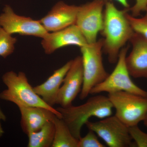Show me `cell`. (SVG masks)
<instances>
[{"label":"cell","mask_w":147,"mask_h":147,"mask_svg":"<svg viewBox=\"0 0 147 147\" xmlns=\"http://www.w3.org/2000/svg\"><path fill=\"white\" fill-rule=\"evenodd\" d=\"M113 108L108 96L99 95L90 98L85 103L79 106L72 105L66 108L60 106L56 109L61 113V119L74 137L79 140L82 127L90 118H105L112 115Z\"/></svg>","instance_id":"obj_2"},{"label":"cell","mask_w":147,"mask_h":147,"mask_svg":"<svg viewBox=\"0 0 147 147\" xmlns=\"http://www.w3.org/2000/svg\"><path fill=\"white\" fill-rule=\"evenodd\" d=\"M84 83V70L82 56L72 60V63L64 79L58 93L56 104L66 108L72 102L82 90Z\"/></svg>","instance_id":"obj_10"},{"label":"cell","mask_w":147,"mask_h":147,"mask_svg":"<svg viewBox=\"0 0 147 147\" xmlns=\"http://www.w3.org/2000/svg\"><path fill=\"white\" fill-rule=\"evenodd\" d=\"M55 134V127L53 121L48 122L38 131L28 135V147H52Z\"/></svg>","instance_id":"obj_17"},{"label":"cell","mask_w":147,"mask_h":147,"mask_svg":"<svg viewBox=\"0 0 147 147\" xmlns=\"http://www.w3.org/2000/svg\"><path fill=\"white\" fill-rule=\"evenodd\" d=\"M18 108L21 115V127L27 135L38 131L47 122L53 121L57 116L51 110L42 107Z\"/></svg>","instance_id":"obj_14"},{"label":"cell","mask_w":147,"mask_h":147,"mask_svg":"<svg viewBox=\"0 0 147 147\" xmlns=\"http://www.w3.org/2000/svg\"><path fill=\"white\" fill-rule=\"evenodd\" d=\"M3 11L0 15V26L10 34H18L42 38L48 32L39 20L17 15L9 5H6Z\"/></svg>","instance_id":"obj_9"},{"label":"cell","mask_w":147,"mask_h":147,"mask_svg":"<svg viewBox=\"0 0 147 147\" xmlns=\"http://www.w3.org/2000/svg\"><path fill=\"white\" fill-rule=\"evenodd\" d=\"M105 0H93L79 6L75 24L88 44L97 41L98 32L102 29Z\"/></svg>","instance_id":"obj_8"},{"label":"cell","mask_w":147,"mask_h":147,"mask_svg":"<svg viewBox=\"0 0 147 147\" xmlns=\"http://www.w3.org/2000/svg\"><path fill=\"white\" fill-rule=\"evenodd\" d=\"M79 8L59 1L39 21L48 32L57 31L75 24Z\"/></svg>","instance_id":"obj_12"},{"label":"cell","mask_w":147,"mask_h":147,"mask_svg":"<svg viewBox=\"0 0 147 147\" xmlns=\"http://www.w3.org/2000/svg\"><path fill=\"white\" fill-rule=\"evenodd\" d=\"M110 147H136L129 132L128 127L115 115L96 122L88 121L86 124Z\"/></svg>","instance_id":"obj_7"},{"label":"cell","mask_w":147,"mask_h":147,"mask_svg":"<svg viewBox=\"0 0 147 147\" xmlns=\"http://www.w3.org/2000/svg\"><path fill=\"white\" fill-rule=\"evenodd\" d=\"M6 120V117L0 108V137H2L4 133V131L3 129L1 123V121H5Z\"/></svg>","instance_id":"obj_23"},{"label":"cell","mask_w":147,"mask_h":147,"mask_svg":"<svg viewBox=\"0 0 147 147\" xmlns=\"http://www.w3.org/2000/svg\"><path fill=\"white\" fill-rule=\"evenodd\" d=\"M112 1L113 0H108ZM118 2L125 9L131 12V16L137 17L142 11H147V0H114Z\"/></svg>","instance_id":"obj_19"},{"label":"cell","mask_w":147,"mask_h":147,"mask_svg":"<svg viewBox=\"0 0 147 147\" xmlns=\"http://www.w3.org/2000/svg\"><path fill=\"white\" fill-rule=\"evenodd\" d=\"M103 39L87 44L80 47L84 70V83L80 93V99L83 100L90 94L92 89L100 84L109 75L102 63Z\"/></svg>","instance_id":"obj_4"},{"label":"cell","mask_w":147,"mask_h":147,"mask_svg":"<svg viewBox=\"0 0 147 147\" xmlns=\"http://www.w3.org/2000/svg\"><path fill=\"white\" fill-rule=\"evenodd\" d=\"M88 44L76 24L57 31L48 32L42 38L41 45L45 54L50 55L56 50L68 45L81 47Z\"/></svg>","instance_id":"obj_11"},{"label":"cell","mask_w":147,"mask_h":147,"mask_svg":"<svg viewBox=\"0 0 147 147\" xmlns=\"http://www.w3.org/2000/svg\"><path fill=\"white\" fill-rule=\"evenodd\" d=\"M143 121H144V125L147 127V115Z\"/></svg>","instance_id":"obj_24"},{"label":"cell","mask_w":147,"mask_h":147,"mask_svg":"<svg viewBox=\"0 0 147 147\" xmlns=\"http://www.w3.org/2000/svg\"><path fill=\"white\" fill-rule=\"evenodd\" d=\"M16 42V38L13 37L0 26V56L6 58L11 55Z\"/></svg>","instance_id":"obj_18"},{"label":"cell","mask_w":147,"mask_h":147,"mask_svg":"<svg viewBox=\"0 0 147 147\" xmlns=\"http://www.w3.org/2000/svg\"><path fill=\"white\" fill-rule=\"evenodd\" d=\"M2 81L7 87L0 93L2 100L14 103L18 107H40L51 110L61 118V113L57 109L47 105L34 90L29 83L26 74L20 71L7 72L3 75Z\"/></svg>","instance_id":"obj_3"},{"label":"cell","mask_w":147,"mask_h":147,"mask_svg":"<svg viewBox=\"0 0 147 147\" xmlns=\"http://www.w3.org/2000/svg\"><path fill=\"white\" fill-rule=\"evenodd\" d=\"M115 115L128 127L138 125L147 115V97L125 91L108 94Z\"/></svg>","instance_id":"obj_5"},{"label":"cell","mask_w":147,"mask_h":147,"mask_svg":"<svg viewBox=\"0 0 147 147\" xmlns=\"http://www.w3.org/2000/svg\"><path fill=\"white\" fill-rule=\"evenodd\" d=\"M103 26L100 32L104 36L102 50L111 64L117 63L120 52L129 41L134 31L125 16L127 9L119 10L111 1L105 0Z\"/></svg>","instance_id":"obj_1"},{"label":"cell","mask_w":147,"mask_h":147,"mask_svg":"<svg viewBox=\"0 0 147 147\" xmlns=\"http://www.w3.org/2000/svg\"><path fill=\"white\" fill-rule=\"evenodd\" d=\"M72 62V60L69 61L60 68L55 70L44 83L33 87L37 94L51 107L56 104L59 91Z\"/></svg>","instance_id":"obj_15"},{"label":"cell","mask_w":147,"mask_h":147,"mask_svg":"<svg viewBox=\"0 0 147 147\" xmlns=\"http://www.w3.org/2000/svg\"><path fill=\"white\" fill-rule=\"evenodd\" d=\"M53 122L55 134L52 147H77L79 140L74 137L63 120L56 116Z\"/></svg>","instance_id":"obj_16"},{"label":"cell","mask_w":147,"mask_h":147,"mask_svg":"<svg viewBox=\"0 0 147 147\" xmlns=\"http://www.w3.org/2000/svg\"><path fill=\"white\" fill-rule=\"evenodd\" d=\"M129 132L136 147H147V134L142 131L138 125L129 127Z\"/></svg>","instance_id":"obj_22"},{"label":"cell","mask_w":147,"mask_h":147,"mask_svg":"<svg viewBox=\"0 0 147 147\" xmlns=\"http://www.w3.org/2000/svg\"><path fill=\"white\" fill-rule=\"evenodd\" d=\"M105 146L98 139L94 131L89 129L85 137H80L78 140L77 147H105Z\"/></svg>","instance_id":"obj_21"},{"label":"cell","mask_w":147,"mask_h":147,"mask_svg":"<svg viewBox=\"0 0 147 147\" xmlns=\"http://www.w3.org/2000/svg\"><path fill=\"white\" fill-rule=\"evenodd\" d=\"M125 15L134 32L141 35L147 40V11L144 16L142 18L131 16L127 11Z\"/></svg>","instance_id":"obj_20"},{"label":"cell","mask_w":147,"mask_h":147,"mask_svg":"<svg viewBox=\"0 0 147 147\" xmlns=\"http://www.w3.org/2000/svg\"><path fill=\"white\" fill-rule=\"evenodd\" d=\"M128 50V47L121 49L115 69L103 82L92 89L90 94H97L102 92L109 94L125 91L147 97V91L137 86L130 78L125 63Z\"/></svg>","instance_id":"obj_6"},{"label":"cell","mask_w":147,"mask_h":147,"mask_svg":"<svg viewBox=\"0 0 147 147\" xmlns=\"http://www.w3.org/2000/svg\"><path fill=\"white\" fill-rule=\"evenodd\" d=\"M129 41L132 50L125 58L129 73L134 78H147V40L134 32Z\"/></svg>","instance_id":"obj_13"}]
</instances>
